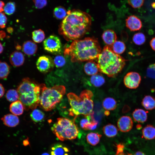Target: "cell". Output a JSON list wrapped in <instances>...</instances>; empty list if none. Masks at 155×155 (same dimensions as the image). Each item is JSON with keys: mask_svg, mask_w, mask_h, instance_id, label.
<instances>
[{"mask_svg": "<svg viewBox=\"0 0 155 155\" xmlns=\"http://www.w3.org/2000/svg\"><path fill=\"white\" fill-rule=\"evenodd\" d=\"M91 22L88 13L79 10H69L61 23L59 32L68 41L78 40L89 31Z\"/></svg>", "mask_w": 155, "mask_h": 155, "instance_id": "obj_1", "label": "cell"}, {"mask_svg": "<svg viewBox=\"0 0 155 155\" xmlns=\"http://www.w3.org/2000/svg\"><path fill=\"white\" fill-rule=\"evenodd\" d=\"M97 40L94 37L74 40L65 48L64 54L70 56L72 62L93 61L97 59L101 52Z\"/></svg>", "mask_w": 155, "mask_h": 155, "instance_id": "obj_2", "label": "cell"}, {"mask_svg": "<svg viewBox=\"0 0 155 155\" xmlns=\"http://www.w3.org/2000/svg\"><path fill=\"white\" fill-rule=\"evenodd\" d=\"M97 65L99 71L109 77H115L122 70L126 60L119 55L115 53L110 46L106 45L99 55Z\"/></svg>", "mask_w": 155, "mask_h": 155, "instance_id": "obj_3", "label": "cell"}, {"mask_svg": "<svg viewBox=\"0 0 155 155\" xmlns=\"http://www.w3.org/2000/svg\"><path fill=\"white\" fill-rule=\"evenodd\" d=\"M41 90L40 84L28 78L23 79L17 91L24 109L33 110L39 106Z\"/></svg>", "mask_w": 155, "mask_h": 155, "instance_id": "obj_4", "label": "cell"}, {"mask_svg": "<svg viewBox=\"0 0 155 155\" xmlns=\"http://www.w3.org/2000/svg\"><path fill=\"white\" fill-rule=\"evenodd\" d=\"M93 96L92 92L88 90L83 91L79 96L72 92L68 94L67 96L71 106L69 115L74 117L75 119L80 115L86 117L93 114Z\"/></svg>", "mask_w": 155, "mask_h": 155, "instance_id": "obj_5", "label": "cell"}, {"mask_svg": "<svg viewBox=\"0 0 155 155\" xmlns=\"http://www.w3.org/2000/svg\"><path fill=\"white\" fill-rule=\"evenodd\" d=\"M40 87L39 106L45 111L51 110L62 99L65 93V88L63 85L48 88L44 84H40Z\"/></svg>", "mask_w": 155, "mask_h": 155, "instance_id": "obj_6", "label": "cell"}, {"mask_svg": "<svg viewBox=\"0 0 155 155\" xmlns=\"http://www.w3.org/2000/svg\"><path fill=\"white\" fill-rule=\"evenodd\" d=\"M75 119L61 117L57 119V121L51 127V130L60 140H72L75 139L79 133V130L75 123Z\"/></svg>", "mask_w": 155, "mask_h": 155, "instance_id": "obj_7", "label": "cell"}, {"mask_svg": "<svg viewBox=\"0 0 155 155\" xmlns=\"http://www.w3.org/2000/svg\"><path fill=\"white\" fill-rule=\"evenodd\" d=\"M43 46L46 51L53 54L59 53L61 51L60 40L57 36L54 35H50L44 40Z\"/></svg>", "mask_w": 155, "mask_h": 155, "instance_id": "obj_8", "label": "cell"}, {"mask_svg": "<svg viewBox=\"0 0 155 155\" xmlns=\"http://www.w3.org/2000/svg\"><path fill=\"white\" fill-rule=\"evenodd\" d=\"M36 67L41 72L46 73L51 71L55 64L53 59L50 56L43 55L40 57L36 62Z\"/></svg>", "mask_w": 155, "mask_h": 155, "instance_id": "obj_9", "label": "cell"}, {"mask_svg": "<svg viewBox=\"0 0 155 155\" xmlns=\"http://www.w3.org/2000/svg\"><path fill=\"white\" fill-rule=\"evenodd\" d=\"M141 80V77L139 73L132 71L126 74L124 77L123 82L124 85L127 88L135 89L139 86Z\"/></svg>", "mask_w": 155, "mask_h": 155, "instance_id": "obj_10", "label": "cell"}, {"mask_svg": "<svg viewBox=\"0 0 155 155\" xmlns=\"http://www.w3.org/2000/svg\"><path fill=\"white\" fill-rule=\"evenodd\" d=\"M117 126L119 129L121 131L127 132L132 129L133 126V122L129 116H123L118 120Z\"/></svg>", "mask_w": 155, "mask_h": 155, "instance_id": "obj_11", "label": "cell"}, {"mask_svg": "<svg viewBox=\"0 0 155 155\" xmlns=\"http://www.w3.org/2000/svg\"><path fill=\"white\" fill-rule=\"evenodd\" d=\"M125 21L127 27L131 31L139 30L142 27L141 20L134 15H131L128 16Z\"/></svg>", "mask_w": 155, "mask_h": 155, "instance_id": "obj_12", "label": "cell"}, {"mask_svg": "<svg viewBox=\"0 0 155 155\" xmlns=\"http://www.w3.org/2000/svg\"><path fill=\"white\" fill-rule=\"evenodd\" d=\"M98 122L94 119L93 113L86 117V118L82 119L80 122L81 127L84 130H93L97 127Z\"/></svg>", "mask_w": 155, "mask_h": 155, "instance_id": "obj_13", "label": "cell"}, {"mask_svg": "<svg viewBox=\"0 0 155 155\" xmlns=\"http://www.w3.org/2000/svg\"><path fill=\"white\" fill-rule=\"evenodd\" d=\"M24 57L20 52L15 51L12 53L9 57V61L11 64L15 67L22 65L24 63Z\"/></svg>", "mask_w": 155, "mask_h": 155, "instance_id": "obj_14", "label": "cell"}, {"mask_svg": "<svg viewBox=\"0 0 155 155\" xmlns=\"http://www.w3.org/2000/svg\"><path fill=\"white\" fill-rule=\"evenodd\" d=\"M1 120L3 124L9 127H14L19 123V118L17 115L13 114H9L5 115Z\"/></svg>", "mask_w": 155, "mask_h": 155, "instance_id": "obj_15", "label": "cell"}, {"mask_svg": "<svg viewBox=\"0 0 155 155\" xmlns=\"http://www.w3.org/2000/svg\"><path fill=\"white\" fill-rule=\"evenodd\" d=\"M102 39L107 45L111 46L117 40V36L115 32L113 30L107 29L103 32Z\"/></svg>", "mask_w": 155, "mask_h": 155, "instance_id": "obj_16", "label": "cell"}, {"mask_svg": "<svg viewBox=\"0 0 155 155\" xmlns=\"http://www.w3.org/2000/svg\"><path fill=\"white\" fill-rule=\"evenodd\" d=\"M148 112L140 108L136 109L132 113L134 120L138 123H143L147 119Z\"/></svg>", "mask_w": 155, "mask_h": 155, "instance_id": "obj_17", "label": "cell"}, {"mask_svg": "<svg viewBox=\"0 0 155 155\" xmlns=\"http://www.w3.org/2000/svg\"><path fill=\"white\" fill-rule=\"evenodd\" d=\"M68 148L60 144L54 145L51 147V155H69Z\"/></svg>", "mask_w": 155, "mask_h": 155, "instance_id": "obj_18", "label": "cell"}, {"mask_svg": "<svg viewBox=\"0 0 155 155\" xmlns=\"http://www.w3.org/2000/svg\"><path fill=\"white\" fill-rule=\"evenodd\" d=\"M22 50L26 54L31 55L36 52L37 50V45L32 41L28 40L23 44Z\"/></svg>", "mask_w": 155, "mask_h": 155, "instance_id": "obj_19", "label": "cell"}, {"mask_svg": "<svg viewBox=\"0 0 155 155\" xmlns=\"http://www.w3.org/2000/svg\"><path fill=\"white\" fill-rule=\"evenodd\" d=\"M84 70L86 74L90 75L96 74L99 71L97 63L93 61H89L84 65Z\"/></svg>", "mask_w": 155, "mask_h": 155, "instance_id": "obj_20", "label": "cell"}, {"mask_svg": "<svg viewBox=\"0 0 155 155\" xmlns=\"http://www.w3.org/2000/svg\"><path fill=\"white\" fill-rule=\"evenodd\" d=\"M142 137L146 140H152L155 138V127L148 125L142 129Z\"/></svg>", "mask_w": 155, "mask_h": 155, "instance_id": "obj_21", "label": "cell"}, {"mask_svg": "<svg viewBox=\"0 0 155 155\" xmlns=\"http://www.w3.org/2000/svg\"><path fill=\"white\" fill-rule=\"evenodd\" d=\"M24 109L23 104L20 100L13 102L10 104L9 107L10 112L16 115L22 114Z\"/></svg>", "mask_w": 155, "mask_h": 155, "instance_id": "obj_22", "label": "cell"}, {"mask_svg": "<svg viewBox=\"0 0 155 155\" xmlns=\"http://www.w3.org/2000/svg\"><path fill=\"white\" fill-rule=\"evenodd\" d=\"M141 104L147 110H151L155 109V97L150 95L145 96L143 98Z\"/></svg>", "mask_w": 155, "mask_h": 155, "instance_id": "obj_23", "label": "cell"}, {"mask_svg": "<svg viewBox=\"0 0 155 155\" xmlns=\"http://www.w3.org/2000/svg\"><path fill=\"white\" fill-rule=\"evenodd\" d=\"M118 129L114 125L109 124L104 126L103 128V131L106 136L112 137L116 136L118 132Z\"/></svg>", "mask_w": 155, "mask_h": 155, "instance_id": "obj_24", "label": "cell"}, {"mask_svg": "<svg viewBox=\"0 0 155 155\" xmlns=\"http://www.w3.org/2000/svg\"><path fill=\"white\" fill-rule=\"evenodd\" d=\"M102 105L106 110H113L117 107V103L115 100L113 98L108 97L105 98L103 101Z\"/></svg>", "mask_w": 155, "mask_h": 155, "instance_id": "obj_25", "label": "cell"}, {"mask_svg": "<svg viewBox=\"0 0 155 155\" xmlns=\"http://www.w3.org/2000/svg\"><path fill=\"white\" fill-rule=\"evenodd\" d=\"M110 47L115 53L118 55L123 53L126 48L125 43L120 41H116Z\"/></svg>", "mask_w": 155, "mask_h": 155, "instance_id": "obj_26", "label": "cell"}, {"mask_svg": "<svg viewBox=\"0 0 155 155\" xmlns=\"http://www.w3.org/2000/svg\"><path fill=\"white\" fill-rule=\"evenodd\" d=\"M90 82L94 86L100 87L104 83L105 80L101 74L97 73L92 76L90 79Z\"/></svg>", "mask_w": 155, "mask_h": 155, "instance_id": "obj_27", "label": "cell"}, {"mask_svg": "<svg viewBox=\"0 0 155 155\" xmlns=\"http://www.w3.org/2000/svg\"><path fill=\"white\" fill-rule=\"evenodd\" d=\"M101 137V135L98 133L91 132L87 135L86 140L89 144L95 146L99 143Z\"/></svg>", "mask_w": 155, "mask_h": 155, "instance_id": "obj_28", "label": "cell"}, {"mask_svg": "<svg viewBox=\"0 0 155 155\" xmlns=\"http://www.w3.org/2000/svg\"><path fill=\"white\" fill-rule=\"evenodd\" d=\"M31 119L36 123L42 121L44 117V114L41 111L37 109L33 110L30 114Z\"/></svg>", "mask_w": 155, "mask_h": 155, "instance_id": "obj_29", "label": "cell"}, {"mask_svg": "<svg viewBox=\"0 0 155 155\" xmlns=\"http://www.w3.org/2000/svg\"><path fill=\"white\" fill-rule=\"evenodd\" d=\"M10 68L5 62L0 61V79H5L9 73Z\"/></svg>", "mask_w": 155, "mask_h": 155, "instance_id": "obj_30", "label": "cell"}, {"mask_svg": "<svg viewBox=\"0 0 155 155\" xmlns=\"http://www.w3.org/2000/svg\"><path fill=\"white\" fill-rule=\"evenodd\" d=\"M53 13L54 17L57 19L61 20L63 19L66 17L67 12L64 7L59 6L54 9Z\"/></svg>", "mask_w": 155, "mask_h": 155, "instance_id": "obj_31", "label": "cell"}, {"mask_svg": "<svg viewBox=\"0 0 155 155\" xmlns=\"http://www.w3.org/2000/svg\"><path fill=\"white\" fill-rule=\"evenodd\" d=\"M32 39L35 42H41L45 38L44 33L41 29L34 30L32 32Z\"/></svg>", "mask_w": 155, "mask_h": 155, "instance_id": "obj_32", "label": "cell"}, {"mask_svg": "<svg viewBox=\"0 0 155 155\" xmlns=\"http://www.w3.org/2000/svg\"><path fill=\"white\" fill-rule=\"evenodd\" d=\"M5 97L10 102H14L19 99V95L17 90L11 89L8 90L6 93Z\"/></svg>", "mask_w": 155, "mask_h": 155, "instance_id": "obj_33", "label": "cell"}, {"mask_svg": "<svg viewBox=\"0 0 155 155\" xmlns=\"http://www.w3.org/2000/svg\"><path fill=\"white\" fill-rule=\"evenodd\" d=\"M133 42L136 45H140L143 44L146 40L144 34L142 32H137L135 34L132 38Z\"/></svg>", "mask_w": 155, "mask_h": 155, "instance_id": "obj_34", "label": "cell"}, {"mask_svg": "<svg viewBox=\"0 0 155 155\" xmlns=\"http://www.w3.org/2000/svg\"><path fill=\"white\" fill-rule=\"evenodd\" d=\"M16 9L15 3L13 2L7 3L3 8L4 11L6 14L11 15L15 12Z\"/></svg>", "mask_w": 155, "mask_h": 155, "instance_id": "obj_35", "label": "cell"}, {"mask_svg": "<svg viewBox=\"0 0 155 155\" xmlns=\"http://www.w3.org/2000/svg\"><path fill=\"white\" fill-rule=\"evenodd\" d=\"M55 65L57 67H61L64 66L66 60L61 55L56 56L54 60Z\"/></svg>", "mask_w": 155, "mask_h": 155, "instance_id": "obj_36", "label": "cell"}, {"mask_svg": "<svg viewBox=\"0 0 155 155\" xmlns=\"http://www.w3.org/2000/svg\"><path fill=\"white\" fill-rule=\"evenodd\" d=\"M146 75L148 77L155 79V63L148 66L147 69Z\"/></svg>", "mask_w": 155, "mask_h": 155, "instance_id": "obj_37", "label": "cell"}, {"mask_svg": "<svg viewBox=\"0 0 155 155\" xmlns=\"http://www.w3.org/2000/svg\"><path fill=\"white\" fill-rule=\"evenodd\" d=\"M144 0H128V4L133 8H138L143 5Z\"/></svg>", "mask_w": 155, "mask_h": 155, "instance_id": "obj_38", "label": "cell"}, {"mask_svg": "<svg viewBox=\"0 0 155 155\" xmlns=\"http://www.w3.org/2000/svg\"><path fill=\"white\" fill-rule=\"evenodd\" d=\"M34 2L36 7L40 9L44 7L47 4V0H34Z\"/></svg>", "mask_w": 155, "mask_h": 155, "instance_id": "obj_39", "label": "cell"}, {"mask_svg": "<svg viewBox=\"0 0 155 155\" xmlns=\"http://www.w3.org/2000/svg\"><path fill=\"white\" fill-rule=\"evenodd\" d=\"M7 22V18L5 13L0 12V28H3L5 27Z\"/></svg>", "mask_w": 155, "mask_h": 155, "instance_id": "obj_40", "label": "cell"}, {"mask_svg": "<svg viewBox=\"0 0 155 155\" xmlns=\"http://www.w3.org/2000/svg\"><path fill=\"white\" fill-rule=\"evenodd\" d=\"M116 151L115 155H125L123 152L124 145L122 143L116 144Z\"/></svg>", "mask_w": 155, "mask_h": 155, "instance_id": "obj_41", "label": "cell"}, {"mask_svg": "<svg viewBox=\"0 0 155 155\" xmlns=\"http://www.w3.org/2000/svg\"><path fill=\"white\" fill-rule=\"evenodd\" d=\"M150 45L152 49L155 51V37L152 38L150 40Z\"/></svg>", "mask_w": 155, "mask_h": 155, "instance_id": "obj_42", "label": "cell"}, {"mask_svg": "<svg viewBox=\"0 0 155 155\" xmlns=\"http://www.w3.org/2000/svg\"><path fill=\"white\" fill-rule=\"evenodd\" d=\"M5 90L2 85L0 83V98L2 97L4 95Z\"/></svg>", "mask_w": 155, "mask_h": 155, "instance_id": "obj_43", "label": "cell"}, {"mask_svg": "<svg viewBox=\"0 0 155 155\" xmlns=\"http://www.w3.org/2000/svg\"><path fill=\"white\" fill-rule=\"evenodd\" d=\"M4 5V3L3 1L0 0V12H2L4 11L3 8Z\"/></svg>", "mask_w": 155, "mask_h": 155, "instance_id": "obj_44", "label": "cell"}, {"mask_svg": "<svg viewBox=\"0 0 155 155\" xmlns=\"http://www.w3.org/2000/svg\"><path fill=\"white\" fill-rule=\"evenodd\" d=\"M133 155H146L144 153L141 151H137L135 152Z\"/></svg>", "mask_w": 155, "mask_h": 155, "instance_id": "obj_45", "label": "cell"}, {"mask_svg": "<svg viewBox=\"0 0 155 155\" xmlns=\"http://www.w3.org/2000/svg\"><path fill=\"white\" fill-rule=\"evenodd\" d=\"M5 35V33H4V32L0 31V39L4 37Z\"/></svg>", "mask_w": 155, "mask_h": 155, "instance_id": "obj_46", "label": "cell"}, {"mask_svg": "<svg viewBox=\"0 0 155 155\" xmlns=\"http://www.w3.org/2000/svg\"><path fill=\"white\" fill-rule=\"evenodd\" d=\"M3 47L2 44L0 42V54L3 51Z\"/></svg>", "mask_w": 155, "mask_h": 155, "instance_id": "obj_47", "label": "cell"}, {"mask_svg": "<svg viewBox=\"0 0 155 155\" xmlns=\"http://www.w3.org/2000/svg\"><path fill=\"white\" fill-rule=\"evenodd\" d=\"M151 6L153 8L155 9V2L151 4Z\"/></svg>", "mask_w": 155, "mask_h": 155, "instance_id": "obj_48", "label": "cell"}, {"mask_svg": "<svg viewBox=\"0 0 155 155\" xmlns=\"http://www.w3.org/2000/svg\"><path fill=\"white\" fill-rule=\"evenodd\" d=\"M41 155H50L49 153H43Z\"/></svg>", "mask_w": 155, "mask_h": 155, "instance_id": "obj_49", "label": "cell"}, {"mask_svg": "<svg viewBox=\"0 0 155 155\" xmlns=\"http://www.w3.org/2000/svg\"><path fill=\"white\" fill-rule=\"evenodd\" d=\"M107 111V112H106V113H105V114L106 115H109V112L108 111Z\"/></svg>", "mask_w": 155, "mask_h": 155, "instance_id": "obj_50", "label": "cell"}]
</instances>
